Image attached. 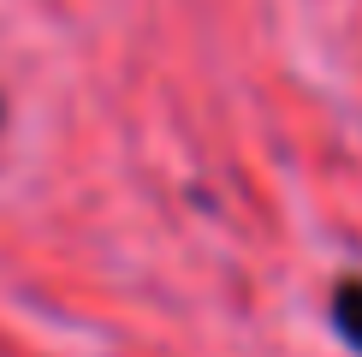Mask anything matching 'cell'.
Here are the masks:
<instances>
[{
    "mask_svg": "<svg viewBox=\"0 0 362 357\" xmlns=\"http://www.w3.org/2000/svg\"><path fill=\"white\" fill-rule=\"evenodd\" d=\"M333 327H339L344 346L362 357V274H344L333 286Z\"/></svg>",
    "mask_w": 362,
    "mask_h": 357,
    "instance_id": "cell-1",
    "label": "cell"
},
{
    "mask_svg": "<svg viewBox=\"0 0 362 357\" xmlns=\"http://www.w3.org/2000/svg\"><path fill=\"white\" fill-rule=\"evenodd\" d=\"M0 119H6V101H0Z\"/></svg>",
    "mask_w": 362,
    "mask_h": 357,
    "instance_id": "cell-2",
    "label": "cell"
}]
</instances>
